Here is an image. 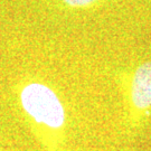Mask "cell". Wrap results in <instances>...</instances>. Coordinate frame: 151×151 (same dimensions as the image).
I'll use <instances>...</instances> for the list:
<instances>
[{"mask_svg": "<svg viewBox=\"0 0 151 151\" xmlns=\"http://www.w3.org/2000/svg\"><path fill=\"white\" fill-rule=\"evenodd\" d=\"M20 104L36 123L52 130H60L65 124V109L60 97L43 83H29L19 94Z\"/></svg>", "mask_w": 151, "mask_h": 151, "instance_id": "6da1fadb", "label": "cell"}, {"mask_svg": "<svg viewBox=\"0 0 151 151\" xmlns=\"http://www.w3.org/2000/svg\"><path fill=\"white\" fill-rule=\"evenodd\" d=\"M131 100L138 110L151 106V62L141 64L135 70L131 83Z\"/></svg>", "mask_w": 151, "mask_h": 151, "instance_id": "7a4b0ae2", "label": "cell"}, {"mask_svg": "<svg viewBox=\"0 0 151 151\" xmlns=\"http://www.w3.org/2000/svg\"><path fill=\"white\" fill-rule=\"evenodd\" d=\"M63 1L70 7H85L95 2L96 0H63Z\"/></svg>", "mask_w": 151, "mask_h": 151, "instance_id": "3957f363", "label": "cell"}]
</instances>
